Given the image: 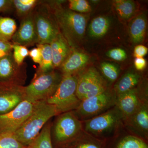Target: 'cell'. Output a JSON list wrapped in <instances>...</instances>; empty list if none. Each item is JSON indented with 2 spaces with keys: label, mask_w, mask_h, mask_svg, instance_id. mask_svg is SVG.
<instances>
[{
  "label": "cell",
  "mask_w": 148,
  "mask_h": 148,
  "mask_svg": "<svg viewBox=\"0 0 148 148\" xmlns=\"http://www.w3.org/2000/svg\"><path fill=\"white\" fill-rule=\"evenodd\" d=\"M77 84V75H63L57 90L47 102L55 106L61 114L75 110L81 102L76 93Z\"/></svg>",
  "instance_id": "cell-7"
},
{
  "label": "cell",
  "mask_w": 148,
  "mask_h": 148,
  "mask_svg": "<svg viewBox=\"0 0 148 148\" xmlns=\"http://www.w3.org/2000/svg\"><path fill=\"white\" fill-rule=\"evenodd\" d=\"M61 114L55 106L47 101L37 102L32 113L14 135L24 146H30L47 122Z\"/></svg>",
  "instance_id": "cell-1"
},
{
  "label": "cell",
  "mask_w": 148,
  "mask_h": 148,
  "mask_svg": "<svg viewBox=\"0 0 148 148\" xmlns=\"http://www.w3.org/2000/svg\"><path fill=\"white\" fill-rule=\"evenodd\" d=\"M147 48L143 45L135 47L134 50V56L136 58H143L148 53Z\"/></svg>",
  "instance_id": "cell-35"
},
{
  "label": "cell",
  "mask_w": 148,
  "mask_h": 148,
  "mask_svg": "<svg viewBox=\"0 0 148 148\" xmlns=\"http://www.w3.org/2000/svg\"><path fill=\"white\" fill-rule=\"evenodd\" d=\"M21 20L20 26L12 38V43L26 47L38 44V35L33 12Z\"/></svg>",
  "instance_id": "cell-14"
},
{
  "label": "cell",
  "mask_w": 148,
  "mask_h": 148,
  "mask_svg": "<svg viewBox=\"0 0 148 148\" xmlns=\"http://www.w3.org/2000/svg\"><path fill=\"white\" fill-rule=\"evenodd\" d=\"M123 116L116 106L92 118L83 121V130L101 140L108 141L124 128Z\"/></svg>",
  "instance_id": "cell-3"
},
{
  "label": "cell",
  "mask_w": 148,
  "mask_h": 148,
  "mask_svg": "<svg viewBox=\"0 0 148 148\" xmlns=\"http://www.w3.org/2000/svg\"><path fill=\"white\" fill-rule=\"evenodd\" d=\"M114 6L117 13L123 18H128L133 16L136 10L135 3L130 0H116Z\"/></svg>",
  "instance_id": "cell-27"
},
{
  "label": "cell",
  "mask_w": 148,
  "mask_h": 148,
  "mask_svg": "<svg viewBox=\"0 0 148 148\" xmlns=\"http://www.w3.org/2000/svg\"><path fill=\"white\" fill-rule=\"evenodd\" d=\"M27 77V65L18 66L12 52L0 58V85L24 86Z\"/></svg>",
  "instance_id": "cell-11"
},
{
  "label": "cell",
  "mask_w": 148,
  "mask_h": 148,
  "mask_svg": "<svg viewBox=\"0 0 148 148\" xmlns=\"http://www.w3.org/2000/svg\"><path fill=\"white\" fill-rule=\"evenodd\" d=\"M69 3V9L75 12H88L91 10L88 2L85 0H70Z\"/></svg>",
  "instance_id": "cell-31"
},
{
  "label": "cell",
  "mask_w": 148,
  "mask_h": 148,
  "mask_svg": "<svg viewBox=\"0 0 148 148\" xmlns=\"http://www.w3.org/2000/svg\"><path fill=\"white\" fill-rule=\"evenodd\" d=\"M106 148H148V142L127 132L124 127L106 143Z\"/></svg>",
  "instance_id": "cell-16"
},
{
  "label": "cell",
  "mask_w": 148,
  "mask_h": 148,
  "mask_svg": "<svg viewBox=\"0 0 148 148\" xmlns=\"http://www.w3.org/2000/svg\"><path fill=\"white\" fill-rule=\"evenodd\" d=\"M116 98L113 88H109L103 93L83 100L74 111L81 121L90 119L114 107Z\"/></svg>",
  "instance_id": "cell-8"
},
{
  "label": "cell",
  "mask_w": 148,
  "mask_h": 148,
  "mask_svg": "<svg viewBox=\"0 0 148 148\" xmlns=\"http://www.w3.org/2000/svg\"><path fill=\"white\" fill-rule=\"evenodd\" d=\"M83 130L82 122L74 111L56 116L51 128L53 148H71Z\"/></svg>",
  "instance_id": "cell-4"
},
{
  "label": "cell",
  "mask_w": 148,
  "mask_h": 148,
  "mask_svg": "<svg viewBox=\"0 0 148 148\" xmlns=\"http://www.w3.org/2000/svg\"><path fill=\"white\" fill-rule=\"evenodd\" d=\"M12 43L0 39V58L12 52Z\"/></svg>",
  "instance_id": "cell-33"
},
{
  "label": "cell",
  "mask_w": 148,
  "mask_h": 148,
  "mask_svg": "<svg viewBox=\"0 0 148 148\" xmlns=\"http://www.w3.org/2000/svg\"><path fill=\"white\" fill-rule=\"evenodd\" d=\"M46 1L53 12L61 34L71 47L74 48L84 34L86 17L69 9L63 8L58 2Z\"/></svg>",
  "instance_id": "cell-2"
},
{
  "label": "cell",
  "mask_w": 148,
  "mask_h": 148,
  "mask_svg": "<svg viewBox=\"0 0 148 148\" xmlns=\"http://www.w3.org/2000/svg\"><path fill=\"white\" fill-rule=\"evenodd\" d=\"M138 87L117 96L116 106L121 111L123 120L130 116L145 101H148L147 89Z\"/></svg>",
  "instance_id": "cell-12"
},
{
  "label": "cell",
  "mask_w": 148,
  "mask_h": 148,
  "mask_svg": "<svg viewBox=\"0 0 148 148\" xmlns=\"http://www.w3.org/2000/svg\"><path fill=\"white\" fill-rule=\"evenodd\" d=\"M16 30L17 25L14 19L0 16V39L10 42Z\"/></svg>",
  "instance_id": "cell-26"
},
{
  "label": "cell",
  "mask_w": 148,
  "mask_h": 148,
  "mask_svg": "<svg viewBox=\"0 0 148 148\" xmlns=\"http://www.w3.org/2000/svg\"><path fill=\"white\" fill-rule=\"evenodd\" d=\"M41 51V63L37 69V73H43L51 71L54 69L51 49L49 44H37Z\"/></svg>",
  "instance_id": "cell-24"
},
{
  "label": "cell",
  "mask_w": 148,
  "mask_h": 148,
  "mask_svg": "<svg viewBox=\"0 0 148 148\" xmlns=\"http://www.w3.org/2000/svg\"><path fill=\"white\" fill-rule=\"evenodd\" d=\"M106 143L83 130L71 148H106Z\"/></svg>",
  "instance_id": "cell-21"
},
{
  "label": "cell",
  "mask_w": 148,
  "mask_h": 148,
  "mask_svg": "<svg viewBox=\"0 0 148 148\" xmlns=\"http://www.w3.org/2000/svg\"><path fill=\"white\" fill-rule=\"evenodd\" d=\"M13 9V0H0V12Z\"/></svg>",
  "instance_id": "cell-36"
},
{
  "label": "cell",
  "mask_w": 148,
  "mask_h": 148,
  "mask_svg": "<svg viewBox=\"0 0 148 148\" xmlns=\"http://www.w3.org/2000/svg\"><path fill=\"white\" fill-rule=\"evenodd\" d=\"M26 147L16 140L13 133L0 134V148H25Z\"/></svg>",
  "instance_id": "cell-28"
},
{
  "label": "cell",
  "mask_w": 148,
  "mask_h": 148,
  "mask_svg": "<svg viewBox=\"0 0 148 148\" xmlns=\"http://www.w3.org/2000/svg\"><path fill=\"white\" fill-rule=\"evenodd\" d=\"M89 60L88 56L72 48L71 53L59 67L63 75H77L81 71Z\"/></svg>",
  "instance_id": "cell-17"
},
{
  "label": "cell",
  "mask_w": 148,
  "mask_h": 148,
  "mask_svg": "<svg viewBox=\"0 0 148 148\" xmlns=\"http://www.w3.org/2000/svg\"><path fill=\"white\" fill-rule=\"evenodd\" d=\"M147 29L145 16L139 15L132 20L129 25L130 35L132 41L135 43L142 42L145 38Z\"/></svg>",
  "instance_id": "cell-20"
},
{
  "label": "cell",
  "mask_w": 148,
  "mask_h": 148,
  "mask_svg": "<svg viewBox=\"0 0 148 148\" xmlns=\"http://www.w3.org/2000/svg\"><path fill=\"white\" fill-rule=\"evenodd\" d=\"M37 103L25 100L12 110L0 114V134L16 132L32 113Z\"/></svg>",
  "instance_id": "cell-10"
},
{
  "label": "cell",
  "mask_w": 148,
  "mask_h": 148,
  "mask_svg": "<svg viewBox=\"0 0 148 148\" xmlns=\"http://www.w3.org/2000/svg\"><path fill=\"white\" fill-rule=\"evenodd\" d=\"M38 44H50L60 33L55 15L46 1H40L33 12Z\"/></svg>",
  "instance_id": "cell-6"
},
{
  "label": "cell",
  "mask_w": 148,
  "mask_h": 148,
  "mask_svg": "<svg viewBox=\"0 0 148 148\" xmlns=\"http://www.w3.org/2000/svg\"><path fill=\"white\" fill-rule=\"evenodd\" d=\"M76 95L81 101L103 93L109 88L107 81L95 68L77 74Z\"/></svg>",
  "instance_id": "cell-9"
},
{
  "label": "cell",
  "mask_w": 148,
  "mask_h": 148,
  "mask_svg": "<svg viewBox=\"0 0 148 148\" xmlns=\"http://www.w3.org/2000/svg\"><path fill=\"white\" fill-rule=\"evenodd\" d=\"M107 55L111 59L118 61H123L127 58V53L125 51L119 48L109 50Z\"/></svg>",
  "instance_id": "cell-32"
},
{
  "label": "cell",
  "mask_w": 148,
  "mask_h": 148,
  "mask_svg": "<svg viewBox=\"0 0 148 148\" xmlns=\"http://www.w3.org/2000/svg\"><path fill=\"white\" fill-rule=\"evenodd\" d=\"M63 77L61 72L56 69L47 73H36L29 84L24 86L26 100L33 102L47 101L55 93Z\"/></svg>",
  "instance_id": "cell-5"
},
{
  "label": "cell",
  "mask_w": 148,
  "mask_h": 148,
  "mask_svg": "<svg viewBox=\"0 0 148 148\" xmlns=\"http://www.w3.org/2000/svg\"><path fill=\"white\" fill-rule=\"evenodd\" d=\"M127 132L148 142V100L123 121Z\"/></svg>",
  "instance_id": "cell-13"
},
{
  "label": "cell",
  "mask_w": 148,
  "mask_h": 148,
  "mask_svg": "<svg viewBox=\"0 0 148 148\" xmlns=\"http://www.w3.org/2000/svg\"><path fill=\"white\" fill-rule=\"evenodd\" d=\"M142 77L136 72H128L116 82L112 88L116 96L135 88L140 85Z\"/></svg>",
  "instance_id": "cell-19"
},
{
  "label": "cell",
  "mask_w": 148,
  "mask_h": 148,
  "mask_svg": "<svg viewBox=\"0 0 148 148\" xmlns=\"http://www.w3.org/2000/svg\"><path fill=\"white\" fill-rule=\"evenodd\" d=\"M110 26L108 18L104 16H98L91 21L89 26V34L94 38H101L108 32Z\"/></svg>",
  "instance_id": "cell-22"
},
{
  "label": "cell",
  "mask_w": 148,
  "mask_h": 148,
  "mask_svg": "<svg viewBox=\"0 0 148 148\" xmlns=\"http://www.w3.org/2000/svg\"><path fill=\"white\" fill-rule=\"evenodd\" d=\"M134 65L136 70L139 71H143L147 66V61L143 58H136L134 61Z\"/></svg>",
  "instance_id": "cell-37"
},
{
  "label": "cell",
  "mask_w": 148,
  "mask_h": 148,
  "mask_svg": "<svg viewBox=\"0 0 148 148\" xmlns=\"http://www.w3.org/2000/svg\"><path fill=\"white\" fill-rule=\"evenodd\" d=\"M12 56L14 61L18 66L24 64L25 58L29 55V50L27 47L12 43Z\"/></svg>",
  "instance_id": "cell-30"
},
{
  "label": "cell",
  "mask_w": 148,
  "mask_h": 148,
  "mask_svg": "<svg viewBox=\"0 0 148 148\" xmlns=\"http://www.w3.org/2000/svg\"><path fill=\"white\" fill-rule=\"evenodd\" d=\"M24 86L0 85V114L12 110L26 100Z\"/></svg>",
  "instance_id": "cell-15"
},
{
  "label": "cell",
  "mask_w": 148,
  "mask_h": 148,
  "mask_svg": "<svg viewBox=\"0 0 148 148\" xmlns=\"http://www.w3.org/2000/svg\"><path fill=\"white\" fill-rule=\"evenodd\" d=\"M40 2L38 0H13V9L21 20L33 12Z\"/></svg>",
  "instance_id": "cell-23"
},
{
  "label": "cell",
  "mask_w": 148,
  "mask_h": 148,
  "mask_svg": "<svg viewBox=\"0 0 148 148\" xmlns=\"http://www.w3.org/2000/svg\"><path fill=\"white\" fill-rule=\"evenodd\" d=\"M25 148H34L33 147H32V146H28V147H25Z\"/></svg>",
  "instance_id": "cell-38"
},
{
  "label": "cell",
  "mask_w": 148,
  "mask_h": 148,
  "mask_svg": "<svg viewBox=\"0 0 148 148\" xmlns=\"http://www.w3.org/2000/svg\"><path fill=\"white\" fill-rule=\"evenodd\" d=\"M29 56L34 63L39 65L40 64L42 61V54L39 48L37 47L34 48L29 51Z\"/></svg>",
  "instance_id": "cell-34"
},
{
  "label": "cell",
  "mask_w": 148,
  "mask_h": 148,
  "mask_svg": "<svg viewBox=\"0 0 148 148\" xmlns=\"http://www.w3.org/2000/svg\"><path fill=\"white\" fill-rule=\"evenodd\" d=\"M102 74L110 82L113 83L117 79L119 76V71L116 66L110 63H102L101 65Z\"/></svg>",
  "instance_id": "cell-29"
},
{
  "label": "cell",
  "mask_w": 148,
  "mask_h": 148,
  "mask_svg": "<svg viewBox=\"0 0 148 148\" xmlns=\"http://www.w3.org/2000/svg\"><path fill=\"white\" fill-rule=\"evenodd\" d=\"M49 45L53 67L54 69H58L69 56L72 48L61 32L55 37Z\"/></svg>",
  "instance_id": "cell-18"
},
{
  "label": "cell",
  "mask_w": 148,
  "mask_h": 148,
  "mask_svg": "<svg viewBox=\"0 0 148 148\" xmlns=\"http://www.w3.org/2000/svg\"><path fill=\"white\" fill-rule=\"evenodd\" d=\"M51 125L52 121L50 119L44 125L30 146L34 148H53L51 138Z\"/></svg>",
  "instance_id": "cell-25"
}]
</instances>
